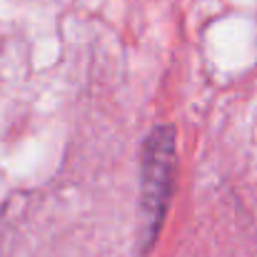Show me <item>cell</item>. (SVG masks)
<instances>
[{
	"mask_svg": "<svg viewBox=\"0 0 257 257\" xmlns=\"http://www.w3.org/2000/svg\"><path fill=\"white\" fill-rule=\"evenodd\" d=\"M175 180V135L170 127H158L143 153V210L148 220V237L158 235L168 210Z\"/></svg>",
	"mask_w": 257,
	"mask_h": 257,
	"instance_id": "1",
	"label": "cell"
}]
</instances>
